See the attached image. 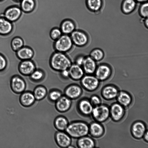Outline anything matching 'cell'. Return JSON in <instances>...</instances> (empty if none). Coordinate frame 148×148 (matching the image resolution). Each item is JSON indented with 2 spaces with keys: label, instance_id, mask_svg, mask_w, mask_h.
Wrapping results in <instances>:
<instances>
[{
  "label": "cell",
  "instance_id": "d6986e66",
  "mask_svg": "<svg viewBox=\"0 0 148 148\" xmlns=\"http://www.w3.org/2000/svg\"><path fill=\"white\" fill-rule=\"evenodd\" d=\"M96 62L89 56H85L82 67L85 74L94 73L97 66Z\"/></svg>",
  "mask_w": 148,
  "mask_h": 148
},
{
  "label": "cell",
  "instance_id": "bcb514c9",
  "mask_svg": "<svg viewBox=\"0 0 148 148\" xmlns=\"http://www.w3.org/2000/svg\"><path fill=\"white\" fill-rule=\"evenodd\" d=\"M5 0H0V2H2L4 1Z\"/></svg>",
  "mask_w": 148,
  "mask_h": 148
},
{
  "label": "cell",
  "instance_id": "cb8c5ba5",
  "mask_svg": "<svg viewBox=\"0 0 148 148\" xmlns=\"http://www.w3.org/2000/svg\"><path fill=\"white\" fill-rule=\"evenodd\" d=\"M116 99L117 102L124 108L130 106L132 102L131 95L128 92L124 91H119Z\"/></svg>",
  "mask_w": 148,
  "mask_h": 148
},
{
  "label": "cell",
  "instance_id": "836d02e7",
  "mask_svg": "<svg viewBox=\"0 0 148 148\" xmlns=\"http://www.w3.org/2000/svg\"><path fill=\"white\" fill-rule=\"evenodd\" d=\"M89 56L96 62H99L102 60L104 57L103 51L99 48H95L92 50Z\"/></svg>",
  "mask_w": 148,
  "mask_h": 148
},
{
  "label": "cell",
  "instance_id": "ab89813d",
  "mask_svg": "<svg viewBox=\"0 0 148 148\" xmlns=\"http://www.w3.org/2000/svg\"><path fill=\"white\" fill-rule=\"evenodd\" d=\"M85 57V56L83 55H79L77 56L75 59L74 63L82 66Z\"/></svg>",
  "mask_w": 148,
  "mask_h": 148
},
{
  "label": "cell",
  "instance_id": "7a4b0ae2",
  "mask_svg": "<svg viewBox=\"0 0 148 148\" xmlns=\"http://www.w3.org/2000/svg\"><path fill=\"white\" fill-rule=\"evenodd\" d=\"M65 131L71 138L78 139L89 134V125L83 121H74L69 123Z\"/></svg>",
  "mask_w": 148,
  "mask_h": 148
},
{
  "label": "cell",
  "instance_id": "ac0fdd59",
  "mask_svg": "<svg viewBox=\"0 0 148 148\" xmlns=\"http://www.w3.org/2000/svg\"><path fill=\"white\" fill-rule=\"evenodd\" d=\"M105 132L104 127L99 122L95 121L89 125V134L94 138H100L104 135Z\"/></svg>",
  "mask_w": 148,
  "mask_h": 148
},
{
  "label": "cell",
  "instance_id": "484cf974",
  "mask_svg": "<svg viewBox=\"0 0 148 148\" xmlns=\"http://www.w3.org/2000/svg\"><path fill=\"white\" fill-rule=\"evenodd\" d=\"M63 34L70 35L76 29V26L72 21L66 19L61 23L60 27Z\"/></svg>",
  "mask_w": 148,
  "mask_h": 148
},
{
  "label": "cell",
  "instance_id": "8992f818",
  "mask_svg": "<svg viewBox=\"0 0 148 148\" xmlns=\"http://www.w3.org/2000/svg\"><path fill=\"white\" fill-rule=\"evenodd\" d=\"M73 45L78 47H83L88 43L89 38L88 34L83 30L76 29L70 35Z\"/></svg>",
  "mask_w": 148,
  "mask_h": 148
},
{
  "label": "cell",
  "instance_id": "f546056e",
  "mask_svg": "<svg viewBox=\"0 0 148 148\" xmlns=\"http://www.w3.org/2000/svg\"><path fill=\"white\" fill-rule=\"evenodd\" d=\"M69 123L67 118L63 116L57 117L54 122L55 127L59 131H65Z\"/></svg>",
  "mask_w": 148,
  "mask_h": 148
},
{
  "label": "cell",
  "instance_id": "b9f144b4",
  "mask_svg": "<svg viewBox=\"0 0 148 148\" xmlns=\"http://www.w3.org/2000/svg\"><path fill=\"white\" fill-rule=\"evenodd\" d=\"M143 138L144 140L147 143L148 141V133L147 130L144 134Z\"/></svg>",
  "mask_w": 148,
  "mask_h": 148
},
{
  "label": "cell",
  "instance_id": "e575fe53",
  "mask_svg": "<svg viewBox=\"0 0 148 148\" xmlns=\"http://www.w3.org/2000/svg\"><path fill=\"white\" fill-rule=\"evenodd\" d=\"M62 34L60 28L57 27L52 28L49 32L50 38L54 41L59 38Z\"/></svg>",
  "mask_w": 148,
  "mask_h": 148
},
{
  "label": "cell",
  "instance_id": "e0dca14e",
  "mask_svg": "<svg viewBox=\"0 0 148 148\" xmlns=\"http://www.w3.org/2000/svg\"><path fill=\"white\" fill-rule=\"evenodd\" d=\"M55 102L56 109L60 112H64L69 110L72 104L71 100L65 95H62Z\"/></svg>",
  "mask_w": 148,
  "mask_h": 148
},
{
  "label": "cell",
  "instance_id": "d4e9b609",
  "mask_svg": "<svg viewBox=\"0 0 148 148\" xmlns=\"http://www.w3.org/2000/svg\"><path fill=\"white\" fill-rule=\"evenodd\" d=\"M85 4L88 10L97 13L101 10L103 5V0H85Z\"/></svg>",
  "mask_w": 148,
  "mask_h": 148
},
{
  "label": "cell",
  "instance_id": "7bdbcfd3",
  "mask_svg": "<svg viewBox=\"0 0 148 148\" xmlns=\"http://www.w3.org/2000/svg\"><path fill=\"white\" fill-rule=\"evenodd\" d=\"M145 19L144 22V25H145V27L147 28L148 27V18H145Z\"/></svg>",
  "mask_w": 148,
  "mask_h": 148
},
{
  "label": "cell",
  "instance_id": "f6af8a7d",
  "mask_svg": "<svg viewBox=\"0 0 148 148\" xmlns=\"http://www.w3.org/2000/svg\"><path fill=\"white\" fill-rule=\"evenodd\" d=\"M15 2L19 3L22 0H12Z\"/></svg>",
  "mask_w": 148,
  "mask_h": 148
},
{
  "label": "cell",
  "instance_id": "9a60e30c",
  "mask_svg": "<svg viewBox=\"0 0 148 148\" xmlns=\"http://www.w3.org/2000/svg\"><path fill=\"white\" fill-rule=\"evenodd\" d=\"M93 106L90 100L86 98L81 99L77 104V108L79 112L82 115L87 116L91 115Z\"/></svg>",
  "mask_w": 148,
  "mask_h": 148
},
{
  "label": "cell",
  "instance_id": "4fadbf2b",
  "mask_svg": "<svg viewBox=\"0 0 148 148\" xmlns=\"http://www.w3.org/2000/svg\"><path fill=\"white\" fill-rule=\"evenodd\" d=\"M36 69L35 64L32 60H22L18 66L19 71L25 76H29Z\"/></svg>",
  "mask_w": 148,
  "mask_h": 148
},
{
  "label": "cell",
  "instance_id": "74e56055",
  "mask_svg": "<svg viewBox=\"0 0 148 148\" xmlns=\"http://www.w3.org/2000/svg\"><path fill=\"white\" fill-rule=\"evenodd\" d=\"M7 62L3 55L0 53V71H4L6 68Z\"/></svg>",
  "mask_w": 148,
  "mask_h": 148
},
{
  "label": "cell",
  "instance_id": "9c48e42d",
  "mask_svg": "<svg viewBox=\"0 0 148 148\" xmlns=\"http://www.w3.org/2000/svg\"><path fill=\"white\" fill-rule=\"evenodd\" d=\"M110 116L115 122H118L124 117L125 114V108L118 103L112 104L110 108Z\"/></svg>",
  "mask_w": 148,
  "mask_h": 148
},
{
  "label": "cell",
  "instance_id": "1f68e13d",
  "mask_svg": "<svg viewBox=\"0 0 148 148\" xmlns=\"http://www.w3.org/2000/svg\"><path fill=\"white\" fill-rule=\"evenodd\" d=\"M45 75V73L42 70L36 69L29 76L32 81L38 82L44 79Z\"/></svg>",
  "mask_w": 148,
  "mask_h": 148
},
{
  "label": "cell",
  "instance_id": "30bf717a",
  "mask_svg": "<svg viewBox=\"0 0 148 148\" xmlns=\"http://www.w3.org/2000/svg\"><path fill=\"white\" fill-rule=\"evenodd\" d=\"M10 85L12 90L16 94L22 93L24 91L26 86V83L24 79L17 75L12 77Z\"/></svg>",
  "mask_w": 148,
  "mask_h": 148
},
{
  "label": "cell",
  "instance_id": "603a6c76",
  "mask_svg": "<svg viewBox=\"0 0 148 148\" xmlns=\"http://www.w3.org/2000/svg\"><path fill=\"white\" fill-rule=\"evenodd\" d=\"M36 99L33 93L30 91L23 92L21 95L19 101L21 105L25 107H29L35 103Z\"/></svg>",
  "mask_w": 148,
  "mask_h": 148
},
{
  "label": "cell",
  "instance_id": "3957f363",
  "mask_svg": "<svg viewBox=\"0 0 148 148\" xmlns=\"http://www.w3.org/2000/svg\"><path fill=\"white\" fill-rule=\"evenodd\" d=\"M73 45L70 35L62 34L54 41L53 47L56 51L66 53L72 49Z\"/></svg>",
  "mask_w": 148,
  "mask_h": 148
},
{
  "label": "cell",
  "instance_id": "2e32d148",
  "mask_svg": "<svg viewBox=\"0 0 148 148\" xmlns=\"http://www.w3.org/2000/svg\"><path fill=\"white\" fill-rule=\"evenodd\" d=\"M64 95L71 100L78 98L82 95V90L78 85L73 84L68 86L64 90Z\"/></svg>",
  "mask_w": 148,
  "mask_h": 148
},
{
  "label": "cell",
  "instance_id": "52a82bcc",
  "mask_svg": "<svg viewBox=\"0 0 148 148\" xmlns=\"http://www.w3.org/2000/svg\"><path fill=\"white\" fill-rule=\"evenodd\" d=\"M23 12L20 7L13 5L7 8L1 15L13 23L19 20Z\"/></svg>",
  "mask_w": 148,
  "mask_h": 148
},
{
  "label": "cell",
  "instance_id": "4dcf8cb0",
  "mask_svg": "<svg viewBox=\"0 0 148 148\" xmlns=\"http://www.w3.org/2000/svg\"><path fill=\"white\" fill-rule=\"evenodd\" d=\"M33 93L36 100L40 101L45 97L47 94V92L45 87L39 85L35 88Z\"/></svg>",
  "mask_w": 148,
  "mask_h": 148
},
{
  "label": "cell",
  "instance_id": "8d00e7d4",
  "mask_svg": "<svg viewBox=\"0 0 148 148\" xmlns=\"http://www.w3.org/2000/svg\"><path fill=\"white\" fill-rule=\"evenodd\" d=\"M139 12L142 18H148V3L147 2L142 3L139 7Z\"/></svg>",
  "mask_w": 148,
  "mask_h": 148
},
{
  "label": "cell",
  "instance_id": "4316f807",
  "mask_svg": "<svg viewBox=\"0 0 148 148\" xmlns=\"http://www.w3.org/2000/svg\"><path fill=\"white\" fill-rule=\"evenodd\" d=\"M77 145L79 148H92L96 146L94 140L87 136L78 139Z\"/></svg>",
  "mask_w": 148,
  "mask_h": 148
},
{
  "label": "cell",
  "instance_id": "d6a6232c",
  "mask_svg": "<svg viewBox=\"0 0 148 148\" xmlns=\"http://www.w3.org/2000/svg\"><path fill=\"white\" fill-rule=\"evenodd\" d=\"M24 42L23 39L20 37L16 36L12 40L11 46L12 50L16 52L24 46Z\"/></svg>",
  "mask_w": 148,
  "mask_h": 148
},
{
  "label": "cell",
  "instance_id": "6da1fadb",
  "mask_svg": "<svg viewBox=\"0 0 148 148\" xmlns=\"http://www.w3.org/2000/svg\"><path fill=\"white\" fill-rule=\"evenodd\" d=\"M73 63L65 53L55 51L51 56L49 64L53 70L60 72L68 69Z\"/></svg>",
  "mask_w": 148,
  "mask_h": 148
},
{
  "label": "cell",
  "instance_id": "d590c367",
  "mask_svg": "<svg viewBox=\"0 0 148 148\" xmlns=\"http://www.w3.org/2000/svg\"><path fill=\"white\" fill-rule=\"evenodd\" d=\"M62 95V92L60 90L53 89L49 92L48 98L49 100L51 101L56 102Z\"/></svg>",
  "mask_w": 148,
  "mask_h": 148
},
{
  "label": "cell",
  "instance_id": "ee69618b",
  "mask_svg": "<svg viewBox=\"0 0 148 148\" xmlns=\"http://www.w3.org/2000/svg\"><path fill=\"white\" fill-rule=\"evenodd\" d=\"M136 2L143 3L147 2L148 0H135Z\"/></svg>",
  "mask_w": 148,
  "mask_h": 148
},
{
  "label": "cell",
  "instance_id": "ffe728a7",
  "mask_svg": "<svg viewBox=\"0 0 148 148\" xmlns=\"http://www.w3.org/2000/svg\"><path fill=\"white\" fill-rule=\"evenodd\" d=\"M68 70L69 78L75 81L80 80L85 74L82 67L75 63H72Z\"/></svg>",
  "mask_w": 148,
  "mask_h": 148
},
{
  "label": "cell",
  "instance_id": "8fae6325",
  "mask_svg": "<svg viewBox=\"0 0 148 148\" xmlns=\"http://www.w3.org/2000/svg\"><path fill=\"white\" fill-rule=\"evenodd\" d=\"M54 137L56 143L60 147L68 148L71 145V138L65 131H58Z\"/></svg>",
  "mask_w": 148,
  "mask_h": 148
},
{
  "label": "cell",
  "instance_id": "5bb4252c",
  "mask_svg": "<svg viewBox=\"0 0 148 148\" xmlns=\"http://www.w3.org/2000/svg\"><path fill=\"white\" fill-rule=\"evenodd\" d=\"M119 91L115 86L108 84L104 87L101 91V95L105 99L110 101L116 98Z\"/></svg>",
  "mask_w": 148,
  "mask_h": 148
},
{
  "label": "cell",
  "instance_id": "f35d334b",
  "mask_svg": "<svg viewBox=\"0 0 148 148\" xmlns=\"http://www.w3.org/2000/svg\"><path fill=\"white\" fill-rule=\"evenodd\" d=\"M90 100L93 106H96L100 105L101 103V100L100 97L96 95H92Z\"/></svg>",
  "mask_w": 148,
  "mask_h": 148
},
{
  "label": "cell",
  "instance_id": "44dd1931",
  "mask_svg": "<svg viewBox=\"0 0 148 148\" xmlns=\"http://www.w3.org/2000/svg\"><path fill=\"white\" fill-rule=\"evenodd\" d=\"M17 57L20 60H30L33 58L34 52L31 47L23 46L16 52Z\"/></svg>",
  "mask_w": 148,
  "mask_h": 148
},
{
  "label": "cell",
  "instance_id": "60d3db41",
  "mask_svg": "<svg viewBox=\"0 0 148 148\" xmlns=\"http://www.w3.org/2000/svg\"><path fill=\"white\" fill-rule=\"evenodd\" d=\"M60 72V76L62 78L67 79L69 78V73L68 69L63 70Z\"/></svg>",
  "mask_w": 148,
  "mask_h": 148
},
{
  "label": "cell",
  "instance_id": "7c38bea8",
  "mask_svg": "<svg viewBox=\"0 0 148 148\" xmlns=\"http://www.w3.org/2000/svg\"><path fill=\"white\" fill-rule=\"evenodd\" d=\"M147 130L145 124L140 121L134 122L132 125L131 128V132L132 136L137 139L142 138Z\"/></svg>",
  "mask_w": 148,
  "mask_h": 148
},
{
  "label": "cell",
  "instance_id": "7402d4cb",
  "mask_svg": "<svg viewBox=\"0 0 148 148\" xmlns=\"http://www.w3.org/2000/svg\"><path fill=\"white\" fill-rule=\"evenodd\" d=\"M13 29L12 23L2 15L0 16V35L6 36L10 34Z\"/></svg>",
  "mask_w": 148,
  "mask_h": 148
},
{
  "label": "cell",
  "instance_id": "277c9868",
  "mask_svg": "<svg viewBox=\"0 0 148 148\" xmlns=\"http://www.w3.org/2000/svg\"><path fill=\"white\" fill-rule=\"evenodd\" d=\"M91 115L95 121L102 123L106 121L110 117V108L101 104L93 107Z\"/></svg>",
  "mask_w": 148,
  "mask_h": 148
},
{
  "label": "cell",
  "instance_id": "ba28073f",
  "mask_svg": "<svg viewBox=\"0 0 148 148\" xmlns=\"http://www.w3.org/2000/svg\"><path fill=\"white\" fill-rule=\"evenodd\" d=\"M112 73V69L108 64L102 63L97 66L94 74L100 81H104L108 79Z\"/></svg>",
  "mask_w": 148,
  "mask_h": 148
},
{
  "label": "cell",
  "instance_id": "5b68a950",
  "mask_svg": "<svg viewBox=\"0 0 148 148\" xmlns=\"http://www.w3.org/2000/svg\"><path fill=\"white\" fill-rule=\"evenodd\" d=\"M80 81L82 86L89 92L97 90L100 86V81L95 75H92L85 74Z\"/></svg>",
  "mask_w": 148,
  "mask_h": 148
},
{
  "label": "cell",
  "instance_id": "f1b7e54d",
  "mask_svg": "<svg viewBox=\"0 0 148 148\" xmlns=\"http://www.w3.org/2000/svg\"><path fill=\"white\" fill-rule=\"evenodd\" d=\"M19 3V7L23 12L25 13L33 11L36 5L35 0H22Z\"/></svg>",
  "mask_w": 148,
  "mask_h": 148
},
{
  "label": "cell",
  "instance_id": "83f0119b",
  "mask_svg": "<svg viewBox=\"0 0 148 148\" xmlns=\"http://www.w3.org/2000/svg\"><path fill=\"white\" fill-rule=\"evenodd\" d=\"M136 2L135 0H123L121 5L123 12L126 14L132 12L136 8Z\"/></svg>",
  "mask_w": 148,
  "mask_h": 148
}]
</instances>
